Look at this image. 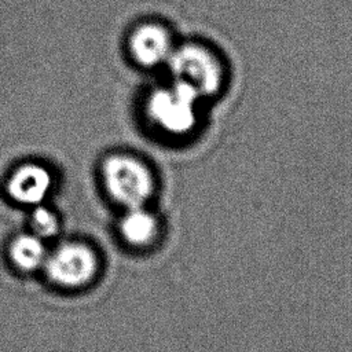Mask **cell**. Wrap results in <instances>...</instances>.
Returning a JSON list of instances; mask_svg holds the SVG:
<instances>
[{
    "mask_svg": "<svg viewBox=\"0 0 352 352\" xmlns=\"http://www.w3.org/2000/svg\"><path fill=\"white\" fill-rule=\"evenodd\" d=\"M166 67L170 78L188 85L202 99L217 96L228 80L226 60L205 41L191 40L176 44Z\"/></svg>",
    "mask_w": 352,
    "mask_h": 352,
    "instance_id": "6da1fadb",
    "label": "cell"
},
{
    "mask_svg": "<svg viewBox=\"0 0 352 352\" xmlns=\"http://www.w3.org/2000/svg\"><path fill=\"white\" fill-rule=\"evenodd\" d=\"M204 99L188 85L170 78L151 89L146 98V113L153 124L170 135L191 132Z\"/></svg>",
    "mask_w": 352,
    "mask_h": 352,
    "instance_id": "7a4b0ae2",
    "label": "cell"
},
{
    "mask_svg": "<svg viewBox=\"0 0 352 352\" xmlns=\"http://www.w3.org/2000/svg\"><path fill=\"white\" fill-rule=\"evenodd\" d=\"M109 195L126 209L142 208L151 198L154 179L147 165L129 154H113L102 166Z\"/></svg>",
    "mask_w": 352,
    "mask_h": 352,
    "instance_id": "3957f363",
    "label": "cell"
},
{
    "mask_svg": "<svg viewBox=\"0 0 352 352\" xmlns=\"http://www.w3.org/2000/svg\"><path fill=\"white\" fill-rule=\"evenodd\" d=\"M54 283L63 287H81L96 275L95 252L81 242H66L48 253L43 267Z\"/></svg>",
    "mask_w": 352,
    "mask_h": 352,
    "instance_id": "277c9868",
    "label": "cell"
},
{
    "mask_svg": "<svg viewBox=\"0 0 352 352\" xmlns=\"http://www.w3.org/2000/svg\"><path fill=\"white\" fill-rule=\"evenodd\" d=\"M176 43L169 28L158 21L136 23L126 38L131 59L140 67L154 69L168 63Z\"/></svg>",
    "mask_w": 352,
    "mask_h": 352,
    "instance_id": "5b68a950",
    "label": "cell"
},
{
    "mask_svg": "<svg viewBox=\"0 0 352 352\" xmlns=\"http://www.w3.org/2000/svg\"><path fill=\"white\" fill-rule=\"evenodd\" d=\"M52 186V177L47 168L38 164H23L14 170L7 182L8 195L29 206L41 205Z\"/></svg>",
    "mask_w": 352,
    "mask_h": 352,
    "instance_id": "8992f818",
    "label": "cell"
},
{
    "mask_svg": "<svg viewBox=\"0 0 352 352\" xmlns=\"http://www.w3.org/2000/svg\"><path fill=\"white\" fill-rule=\"evenodd\" d=\"M120 232L132 246L150 245L158 234L157 217L146 210L144 206L128 209L120 223Z\"/></svg>",
    "mask_w": 352,
    "mask_h": 352,
    "instance_id": "52a82bcc",
    "label": "cell"
},
{
    "mask_svg": "<svg viewBox=\"0 0 352 352\" xmlns=\"http://www.w3.org/2000/svg\"><path fill=\"white\" fill-rule=\"evenodd\" d=\"M48 253L44 239L34 234H22L10 245V258L22 271L43 268Z\"/></svg>",
    "mask_w": 352,
    "mask_h": 352,
    "instance_id": "ba28073f",
    "label": "cell"
},
{
    "mask_svg": "<svg viewBox=\"0 0 352 352\" xmlns=\"http://www.w3.org/2000/svg\"><path fill=\"white\" fill-rule=\"evenodd\" d=\"M29 226L32 228V234L40 236L44 241L55 236L59 231V220L56 214L44 205L33 206Z\"/></svg>",
    "mask_w": 352,
    "mask_h": 352,
    "instance_id": "9c48e42d",
    "label": "cell"
}]
</instances>
